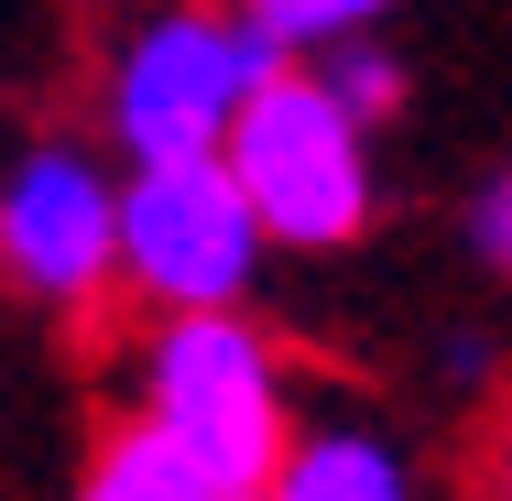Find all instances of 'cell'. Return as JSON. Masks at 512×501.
<instances>
[{"mask_svg":"<svg viewBox=\"0 0 512 501\" xmlns=\"http://www.w3.org/2000/svg\"><path fill=\"white\" fill-rule=\"evenodd\" d=\"M316 77L338 88V109H349V120H371V131L404 109V66H393L382 44H338V55H316Z\"/></svg>","mask_w":512,"mask_h":501,"instance_id":"cell-9","label":"cell"},{"mask_svg":"<svg viewBox=\"0 0 512 501\" xmlns=\"http://www.w3.org/2000/svg\"><path fill=\"white\" fill-rule=\"evenodd\" d=\"M142 425H164L229 501H262L295 458V393L251 316H175L142 338Z\"/></svg>","mask_w":512,"mask_h":501,"instance_id":"cell-1","label":"cell"},{"mask_svg":"<svg viewBox=\"0 0 512 501\" xmlns=\"http://www.w3.org/2000/svg\"><path fill=\"white\" fill-rule=\"evenodd\" d=\"M218 164L240 175L262 240H284V251H338L371 218V120H349L316 66H284L262 99L240 109V131H229Z\"/></svg>","mask_w":512,"mask_h":501,"instance_id":"cell-3","label":"cell"},{"mask_svg":"<svg viewBox=\"0 0 512 501\" xmlns=\"http://www.w3.org/2000/svg\"><path fill=\"white\" fill-rule=\"evenodd\" d=\"M284 77V55L229 11L175 0L153 22H131V44L109 55V142H120V175L142 164H218L240 109Z\"/></svg>","mask_w":512,"mask_h":501,"instance_id":"cell-2","label":"cell"},{"mask_svg":"<svg viewBox=\"0 0 512 501\" xmlns=\"http://www.w3.org/2000/svg\"><path fill=\"white\" fill-rule=\"evenodd\" d=\"M393 0H240V22L284 55V66H316V55H338L349 33H371Z\"/></svg>","mask_w":512,"mask_h":501,"instance_id":"cell-8","label":"cell"},{"mask_svg":"<svg viewBox=\"0 0 512 501\" xmlns=\"http://www.w3.org/2000/svg\"><path fill=\"white\" fill-rule=\"evenodd\" d=\"M77 501H229L218 480H207L197 458L164 436V425H109L99 447H88V469H77Z\"/></svg>","mask_w":512,"mask_h":501,"instance_id":"cell-7","label":"cell"},{"mask_svg":"<svg viewBox=\"0 0 512 501\" xmlns=\"http://www.w3.org/2000/svg\"><path fill=\"white\" fill-rule=\"evenodd\" d=\"M469 251H480L491 273H512V175L480 186V207H469Z\"/></svg>","mask_w":512,"mask_h":501,"instance_id":"cell-10","label":"cell"},{"mask_svg":"<svg viewBox=\"0 0 512 501\" xmlns=\"http://www.w3.org/2000/svg\"><path fill=\"white\" fill-rule=\"evenodd\" d=\"M262 501H414V458L360 414H316Z\"/></svg>","mask_w":512,"mask_h":501,"instance_id":"cell-6","label":"cell"},{"mask_svg":"<svg viewBox=\"0 0 512 501\" xmlns=\"http://www.w3.org/2000/svg\"><path fill=\"white\" fill-rule=\"evenodd\" d=\"M0 273L11 295L88 316L120 284V175L88 142H22L0 175Z\"/></svg>","mask_w":512,"mask_h":501,"instance_id":"cell-5","label":"cell"},{"mask_svg":"<svg viewBox=\"0 0 512 501\" xmlns=\"http://www.w3.org/2000/svg\"><path fill=\"white\" fill-rule=\"evenodd\" d=\"M262 251L273 240H262V218H251L229 164H142V175H120V284L153 305V327L240 316Z\"/></svg>","mask_w":512,"mask_h":501,"instance_id":"cell-4","label":"cell"},{"mask_svg":"<svg viewBox=\"0 0 512 501\" xmlns=\"http://www.w3.org/2000/svg\"><path fill=\"white\" fill-rule=\"evenodd\" d=\"M491 501H512V425H502V458H491Z\"/></svg>","mask_w":512,"mask_h":501,"instance_id":"cell-11","label":"cell"}]
</instances>
